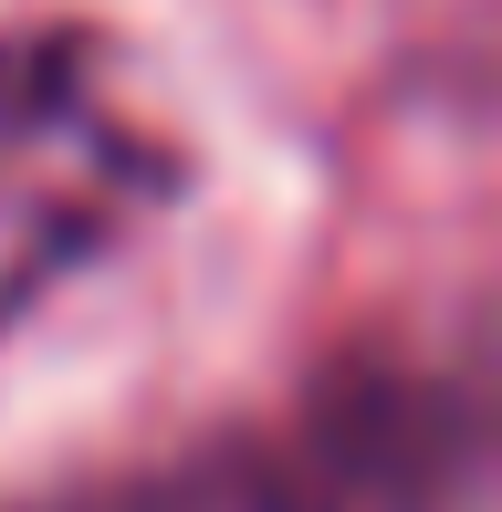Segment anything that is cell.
<instances>
[{
	"label": "cell",
	"mask_w": 502,
	"mask_h": 512,
	"mask_svg": "<svg viewBox=\"0 0 502 512\" xmlns=\"http://www.w3.org/2000/svg\"><path fill=\"white\" fill-rule=\"evenodd\" d=\"M231 512H502V335L335 356L241 450Z\"/></svg>",
	"instance_id": "obj_1"
},
{
	"label": "cell",
	"mask_w": 502,
	"mask_h": 512,
	"mask_svg": "<svg viewBox=\"0 0 502 512\" xmlns=\"http://www.w3.org/2000/svg\"><path fill=\"white\" fill-rule=\"evenodd\" d=\"M189 189V157L116 95V42L84 21L0 32V335L147 230Z\"/></svg>",
	"instance_id": "obj_2"
}]
</instances>
